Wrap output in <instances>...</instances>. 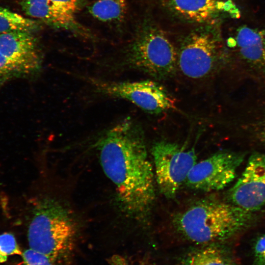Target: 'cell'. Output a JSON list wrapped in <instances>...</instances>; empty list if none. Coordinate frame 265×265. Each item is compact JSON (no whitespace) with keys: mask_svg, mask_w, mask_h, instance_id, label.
<instances>
[{"mask_svg":"<svg viewBox=\"0 0 265 265\" xmlns=\"http://www.w3.org/2000/svg\"><path fill=\"white\" fill-rule=\"evenodd\" d=\"M98 146L122 207L135 217L146 215L155 199V176L141 127L127 118L107 130Z\"/></svg>","mask_w":265,"mask_h":265,"instance_id":"obj_1","label":"cell"},{"mask_svg":"<svg viewBox=\"0 0 265 265\" xmlns=\"http://www.w3.org/2000/svg\"><path fill=\"white\" fill-rule=\"evenodd\" d=\"M252 212L215 200L199 201L178 216L176 225L187 239L207 244L226 239L244 228Z\"/></svg>","mask_w":265,"mask_h":265,"instance_id":"obj_2","label":"cell"},{"mask_svg":"<svg viewBox=\"0 0 265 265\" xmlns=\"http://www.w3.org/2000/svg\"><path fill=\"white\" fill-rule=\"evenodd\" d=\"M77 235L76 221L68 209L52 198L39 201L28 229L30 249L46 255L54 263L64 262L72 255Z\"/></svg>","mask_w":265,"mask_h":265,"instance_id":"obj_3","label":"cell"},{"mask_svg":"<svg viewBox=\"0 0 265 265\" xmlns=\"http://www.w3.org/2000/svg\"><path fill=\"white\" fill-rule=\"evenodd\" d=\"M177 55L165 33L155 24L146 22L128 47L125 60L131 68L163 80L174 74Z\"/></svg>","mask_w":265,"mask_h":265,"instance_id":"obj_4","label":"cell"},{"mask_svg":"<svg viewBox=\"0 0 265 265\" xmlns=\"http://www.w3.org/2000/svg\"><path fill=\"white\" fill-rule=\"evenodd\" d=\"M213 25H207L191 32L181 45L177 53V64L188 78L207 77L218 64L220 38Z\"/></svg>","mask_w":265,"mask_h":265,"instance_id":"obj_5","label":"cell"},{"mask_svg":"<svg viewBox=\"0 0 265 265\" xmlns=\"http://www.w3.org/2000/svg\"><path fill=\"white\" fill-rule=\"evenodd\" d=\"M152 155L160 192L167 198H174L197 162L195 153L177 143L160 141L153 146Z\"/></svg>","mask_w":265,"mask_h":265,"instance_id":"obj_6","label":"cell"},{"mask_svg":"<svg viewBox=\"0 0 265 265\" xmlns=\"http://www.w3.org/2000/svg\"><path fill=\"white\" fill-rule=\"evenodd\" d=\"M99 93L126 100L147 112L159 114L175 109L174 99L165 88L156 81L109 82L92 80Z\"/></svg>","mask_w":265,"mask_h":265,"instance_id":"obj_7","label":"cell"},{"mask_svg":"<svg viewBox=\"0 0 265 265\" xmlns=\"http://www.w3.org/2000/svg\"><path fill=\"white\" fill-rule=\"evenodd\" d=\"M241 154L220 152L196 162L185 184L190 188L205 192L221 190L235 179L243 160Z\"/></svg>","mask_w":265,"mask_h":265,"instance_id":"obj_8","label":"cell"},{"mask_svg":"<svg viewBox=\"0 0 265 265\" xmlns=\"http://www.w3.org/2000/svg\"><path fill=\"white\" fill-rule=\"evenodd\" d=\"M232 204L252 212L265 205V155L254 153L229 192Z\"/></svg>","mask_w":265,"mask_h":265,"instance_id":"obj_9","label":"cell"},{"mask_svg":"<svg viewBox=\"0 0 265 265\" xmlns=\"http://www.w3.org/2000/svg\"><path fill=\"white\" fill-rule=\"evenodd\" d=\"M0 53L21 67L28 77L37 74L42 66V55L31 31L0 33Z\"/></svg>","mask_w":265,"mask_h":265,"instance_id":"obj_10","label":"cell"},{"mask_svg":"<svg viewBox=\"0 0 265 265\" xmlns=\"http://www.w3.org/2000/svg\"><path fill=\"white\" fill-rule=\"evenodd\" d=\"M171 14L189 23L211 25L218 19L222 12H229L232 4L222 0H159Z\"/></svg>","mask_w":265,"mask_h":265,"instance_id":"obj_11","label":"cell"},{"mask_svg":"<svg viewBox=\"0 0 265 265\" xmlns=\"http://www.w3.org/2000/svg\"><path fill=\"white\" fill-rule=\"evenodd\" d=\"M25 13L53 27L67 30L83 36L88 31L76 20L75 14L52 3L50 0H21Z\"/></svg>","mask_w":265,"mask_h":265,"instance_id":"obj_12","label":"cell"},{"mask_svg":"<svg viewBox=\"0 0 265 265\" xmlns=\"http://www.w3.org/2000/svg\"><path fill=\"white\" fill-rule=\"evenodd\" d=\"M234 41L242 58L265 71V28L242 26L237 30Z\"/></svg>","mask_w":265,"mask_h":265,"instance_id":"obj_13","label":"cell"},{"mask_svg":"<svg viewBox=\"0 0 265 265\" xmlns=\"http://www.w3.org/2000/svg\"><path fill=\"white\" fill-rule=\"evenodd\" d=\"M127 10V0H97L89 7V12L100 21L119 23Z\"/></svg>","mask_w":265,"mask_h":265,"instance_id":"obj_14","label":"cell"},{"mask_svg":"<svg viewBox=\"0 0 265 265\" xmlns=\"http://www.w3.org/2000/svg\"><path fill=\"white\" fill-rule=\"evenodd\" d=\"M184 265H233L219 249L208 246L188 255Z\"/></svg>","mask_w":265,"mask_h":265,"instance_id":"obj_15","label":"cell"},{"mask_svg":"<svg viewBox=\"0 0 265 265\" xmlns=\"http://www.w3.org/2000/svg\"><path fill=\"white\" fill-rule=\"evenodd\" d=\"M37 27L36 21L0 6V33L16 30L32 32Z\"/></svg>","mask_w":265,"mask_h":265,"instance_id":"obj_16","label":"cell"},{"mask_svg":"<svg viewBox=\"0 0 265 265\" xmlns=\"http://www.w3.org/2000/svg\"><path fill=\"white\" fill-rule=\"evenodd\" d=\"M28 77L19 66L0 53V86L12 79Z\"/></svg>","mask_w":265,"mask_h":265,"instance_id":"obj_17","label":"cell"},{"mask_svg":"<svg viewBox=\"0 0 265 265\" xmlns=\"http://www.w3.org/2000/svg\"><path fill=\"white\" fill-rule=\"evenodd\" d=\"M22 253L12 234L5 233L0 235V263L5 262L10 255Z\"/></svg>","mask_w":265,"mask_h":265,"instance_id":"obj_18","label":"cell"},{"mask_svg":"<svg viewBox=\"0 0 265 265\" xmlns=\"http://www.w3.org/2000/svg\"><path fill=\"white\" fill-rule=\"evenodd\" d=\"M22 256L24 265H54V264L46 255L30 248L25 250Z\"/></svg>","mask_w":265,"mask_h":265,"instance_id":"obj_19","label":"cell"},{"mask_svg":"<svg viewBox=\"0 0 265 265\" xmlns=\"http://www.w3.org/2000/svg\"><path fill=\"white\" fill-rule=\"evenodd\" d=\"M56 6L75 14L80 10L84 4V0H50Z\"/></svg>","mask_w":265,"mask_h":265,"instance_id":"obj_20","label":"cell"},{"mask_svg":"<svg viewBox=\"0 0 265 265\" xmlns=\"http://www.w3.org/2000/svg\"><path fill=\"white\" fill-rule=\"evenodd\" d=\"M255 265H265V235L260 237L254 248Z\"/></svg>","mask_w":265,"mask_h":265,"instance_id":"obj_21","label":"cell"},{"mask_svg":"<svg viewBox=\"0 0 265 265\" xmlns=\"http://www.w3.org/2000/svg\"><path fill=\"white\" fill-rule=\"evenodd\" d=\"M108 262L111 265H131L125 258L118 255L112 256Z\"/></svg>","mask_w":265,"mask_h":265,"instance_id":"obj_22","label":"cell"},{"mask_svg":"<svg viewBox=\"0 0 265 265\" xmlns=\"http://www.w3.org/2000/svg\"><path fill=\"white\" fill-rule=\"evenodd\" d=\"M264 136L265 137V127L264 128Z\"/></svg>","mask_w":265,"mask_h":265,"instance_id":"obj_23","label":"cell"}]
</instances>
